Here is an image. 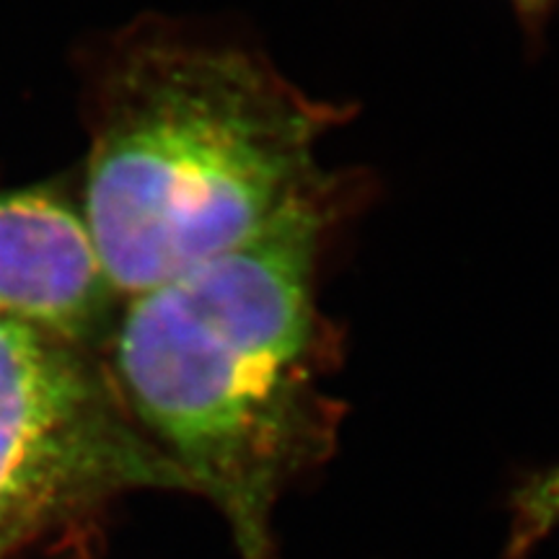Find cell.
Wrapping results in <instances>:
<instances>
[{
  "label": "cell",
  "instance_id": "6da1fadb",
  "mask_svg": "<svg viewBox=\"0 0 559 559\" xmlns=\"http://www.w3.org/2000/svg\"><path fill=\"white\" fill-rule=\"evenodd\" d=\"M347 190L326 174L254 239L124 300L104 347L130 417L223 510L243 559H277V500L337 443L340 332L317 283Z\"/></svg>",
  "mask_w": 559,
  "mask_h": 559
},
{
  "label": "cell",
  "instance_id": "7a4b0ae2",
  "mask_svg": "<svg viewBox=\"0 0 559 559\" xmlns=\"http://www.w3.org/2000/svg\"><path fill=\"white\" fill-rule=\"evenodd\" d=\"M349 115L249 47L166 34L130 45L104 79L81 194L117 296L254 239L326 177L319 143Z\"/></svg>",
  "mask_w": 559,
  "mask_h": 559
},
{
  "label": "cell",
  "instance_id": "3957f363",
  "mask_svg": "<svg viewBox=\"0 0 559 559\" xmlns=\"http://www.w3.org/2000/svg\"><path fill=\"white\" fill-rule=\"evenodd\" d=\"M132 487L187 481L130 417L104 355L0 319V547Z\"/></svg>",
  "mask_w": 559,
  "mask_h": 559
},
{
  "label": "cell",
  "instance_id": "277c9868",
  "mask_svg": "<svg viewBox=\"0 0 559 559\" xmlns=\"http://www.w3.org/2000/svg\"><path fill=\"white\" fill-rule=\"evenodd\" d=\"M122 306L81 202L58 187L0 190V319L104 355Z\"/></svg>",
  "mask_w": 559,
  "mask_h": 559
},
{
  "label": "cell",
  "instance_id": "5b68a950",
  "mask_svg": "<svg viewBox=\"0 0 559 559\" xmlns=\"http://www.w3.org/2000/svg\"><path fill=\"white\" fill-rule=\"evenodd\" d=\"M555 528H559V464L515 489L510 500L508 557L521 559Z\"/></svg>",
  "mask_w": 559,
  "mask_h": 559
},
{
  "label": "cell",
  "instance_id": "8992f818",
  "mask_svg": "<svg viewBox=\"0 0 559 559\" xmlns=\"http://www.w3.org/2000/svg\"><path fill=\"white\" fill-rule=\"evenodd\" d=\"M510 3L526 21H544V16L555 9V0H510Z\"/></svg>",
  "mask_w": 559,
  "mask_h": 559
},
{
  "label": "cell",
  "instance_id": "52a82bcc",
  "mask_svg": "<svg viewBox=\"0 0 559 559\" xmlns=\"http://www.w3.org/2000/svg\"><path fill=\"white\" fill-rule=\"evenodd\" d=\"M0 551H3V547H0Z\"/></svg>",
  "mask_w": 559,
  "mask_h": 559
}]
</instances>
